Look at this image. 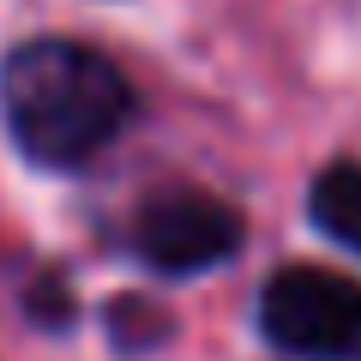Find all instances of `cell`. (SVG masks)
Returning a JSON list of instances; mask_svg holds the SVG:
<instances>
[{
    "label": "cell",
    "mask_w": 361,
    "mask_h": 361,
    "mask_svg": "<svg viewBox=\"0 0 361 361\" xmlns=\"http://www.w3.org/2000/svg\"><path fill=\"white\" fill-rule=\"evenodd\" d=\"M0 115L30 163L78 169L133 115V90L109 54L73 37L18 42L0 66Z\"/></svg>",
    "instance_id": "1"
},
{
    "label": "cell",
    "mask_w": 361,
    "mask_h": 361,
    "mask_svg": "<svg viewBox=\"0 0 361 361\" xmlns=\"http://www.w3.org/2000/svg\"><path fill=\"white\" fill-rule=\"evenodd\" d=\"M259 331L301 361H361V283L319 265H283L259 289Z\"/></svg>",
    "instance_id": "2"
},
{
    "label": "cell",
    "mask_w": 361,
    "mask_h": 361,
    "mask_svg": "<svg viewBox=\"0 0 361 361\" xmlns=\"http://www.w3.org/2000/svg\"><path fill=\"white\" fill-rule=\"evenodd\" d=\"M235 247H241V217H235L223 199L193 193V187L145 199L139 217H133V253L151 271H163V277L211 271V265H223Z\"/></svg>",
    "instance_id": "3"
},
{
    "label": "cell",
    "mask_w": 361,
    "mask_h": 361,
    "mask_svg": "<svg viewBox=\"0 0 361 361\" xmlns=\"http://www.w3.org/2000/svg\"><path fill=\"white\" fill-rule=\"evenodd\" d=\"M307 211L337 247L361 253V163H331L307 193Z\"/></svg>",
    "instance_id": "4"
}]
</instances>
